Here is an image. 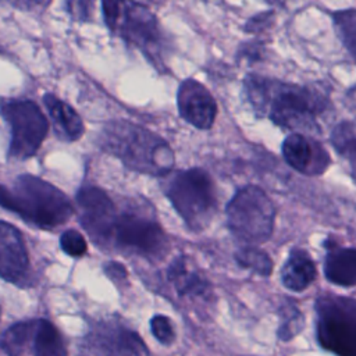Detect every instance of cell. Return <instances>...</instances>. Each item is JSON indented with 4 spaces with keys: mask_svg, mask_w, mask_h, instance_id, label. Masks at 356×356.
<instances>
[{
    "mask_svg": "<svg viewBox=\"0 0 356 356\" xmlns=\"http://www.w3.org/2000/svg\"><path fill=\"white\" fill-rule=\"evenodd\" d=\"M0 206L42 229L63 225L74 213L65 193L31 174L18 175L10 186L0 185Z\"/></svg>",
    "mask_w": 356,
    "mask_h": 356,
    "instance_id": "3",
    "label": "cell"
},
{
    "mask_svg": "<svg viewBox=\"0 0 356 356\" xmlns=\"http://www.w3.org/2000/svg\"><path fill=\"white\" fill-rule=\"evenodd\" d=\"M179 115L197 129L213 127L217 115V103L209 89L193 78L182 81L177 92Z\"/></svg>",
    "mask_w": 356,
    "mask_h": 356,
    "instance_id": "11",
    "label": "cell"
},
{
    "mask_svg": "<svg viewBox=\"0 0 356 356\" xmlns=\"http://www.w3.org/2000/svg\"><path fill=\"white\" fill-rule=\"evenodd\" d=\"M0 115L10 127L8 156L17 160L32 157L49 131V122L39 106L28 99H13L1 102Z\"/></svg>",
    "mask_w": 356,
    "mask_h": 356,
    "instance_id": "9",
    "label": "cell"
},
{
    "mask_svg": "<svg viewBox=\"0 0 356 356\" xmlns=\"http://www.w3.org/2000/svg\"><path fill=\"white\" fill-rule=\"evenodd\" d=\"M167 278L182 296H206L210 291L209 281L186 254H179L172 260L167 270Z\"/></svg>",
    "mask_w": 356,
    "mask_h": 356,
    "instance_id": "16",
    "label": "cell"
},
{
    "mask_svg": "<svg viewBox=\"0 0 356 356\" xmlns=\"http://www.w3.org/2000/svg\"><path fill=\"white\" fill-rule=\"evenodd\" d=\"M305 325V318L296 305L288 302L281 306L280 310V327L277 335L281 341H291L296 337Z\"/></svg>",
    "mask_w": 356,
    "mask_h": 356,
    "instance_id": "23",
    "label": "cell"
},
{
    "mask_svg": "<svg viewBox=\"0 0 356 356\" xmlns=\"http://www.w3.org/2000/svg\"><path fill=\"white\" fill-rule=\"evenodd\" d=\"M332 21L339 40L349 54L356 60V8L334 13Z\"/></svg>",
    "mask_w": 356,
    "mask_h": 356,
    "instance_id": "21",
    "label": "cell"
},
{
    "mask_svg": "<svg viewBox=\"0 0 356 356\" xmlns=\"http://www.w3.org/2000/svg\"><path fill=\"white\" fill-rule=\"evenodd\" d=\"M150 330L153 337L163 345H171L175 339L174 327L167 316L156 314L150 320Z\"/></svg>",
    "mask_w": 356,
    "mask_h": 356,
    "instance_id": "25",
    "label": "cell"
},
{
    "mask_svg": "<svg viewBox=\"0 0 356 356\" xmlns=\"http://www.w3.org/2000/svg\"><path fill=\"white\" fill-rule=\"evenodd\" d=\"M227 222L232 235L246 246H257L274 231L275 209L267 193L256 186L241 188L227 204Z\"/></svg>",
    "mask_w": 356,
    "mask_h": 356,
    "instance_id": "5",
    "label": "cell"
},
{
    "mask_svg": "<svg viewBox=\"0 0 356 356\" xmlns=\"http://www.w3.org/2000/svg\"><path fill=\"white\" fill-rule=\"evenodd\" d=\"M76 202L81 209L82 225L95 238L107 241L113 218L117 213L110 196L100 188L82 186L76 193Z\"/></svg>",
    "mask_w": 356,
    "mask_h": 356,
    "instance_id": "13",
    "label": "cell"
},
{
    "mask_svg": "<svg viewBox=\"0 0 356 356\" xmlns=\"http://www.w3.org/2000/svg\"><path fill=\"white\" fill-rule=\"evenodd\" d=\"M271 19H273V13H271V11L260 13V14L254 15L253 18H250V19L246 22L245 29H246L248 32H260V31L266 29V28L271 24Z\"/></svg>",
    "mask_w": 356,
    "mask_h": 356,
    "instance_id": "26",
    "label": "cell"
},
{
    "mask_svg": "<svg viewBox=\"0 0 356 356\" xmlns=\"http://www.w3.org/2000/svg\"><path fill=\"white\" fill-rule=\"evenodd\" d=\"M331 143L335 152L349 163L356 181V121L339 122L331 132Z\"/></svg>",
    "mask_w": 356,
    "mask_h": 356,
    "instance_id": "20",
    "label": "cell"
},
{
    "mask_svg": "<svg viewBox=\"0 0 356 356\" xmlns=\"http://www.w3.org/2000/svg\"><path fill=\"white\" fill-rule=\"evenodd\" d=\"M29 268V256L21 232L11 224L0 221V277L19 284Z\"/></svg>",
    "mask_w": 356,
    "mask_h": 356,
    "instance_id": "14",
    "label": "cell"
},
{
    "mask_svg": "<svg viewBox=\"0 0 356 356\" xmlns=\"http://www.w3.org/2000/svg\"><path fill=\"white\" fill-rule=\"evenodd\" d=\"M93 349L97 356H152L139 334L120 324L100 327L93 337Z\"/></svg>",
    "mask_w": 356,
    "mask_h": 356,
    "instance_id": "15",
    "label": "cell"
},
{
    "mask_svg": "<svg viewBox=\"0 0 356 356\" xmlns=\"http://www.w3.org/2000/svg\"><path fill=\"white\" fill-rule=\"evenodd\" d=\"M43 103L50 114L57 135L67 142L79 139L83 134V122L79 114L61 99L51 93L43 96Z\"/></svg>",
    "mask_w": 356,
    "mask_h": 356,
    "instance_id": "19",
    "label": "cell"
},
{
    "mask_svg": "<svg viewBox=\"0 0 356 356\" xmlns=\"http://www.w3.org/2000/svg\"><path fill=\"white\" fill-rule=\"evenodd\" d=\"M282 156L289 167L309 177L321 175L328 168L331 159L324 146L312 136L293 132L282 142Z\"/></svg>",
    "mask_w": 356,
    "mask_h": 356,
    "instance_id": "12",
    "label": "cell"
},
{
    "mask_svg": "<svg viewBox=\"0 0 356 356\" xmlns=\"http://www.w3.org/2000/svg\"><path fill=\"white\" fill-rule=\"evenodd\" d=\"M235 260L242 268H248L263 277H268L273 271L271 259L257 246H243L235 253Z\"/></svg>",
    "mask_w": 356,
    "mask_h": 356,
    "instance_id": "22",
    "label": "cell"
},
{
    "mask_svg": "<svg viewBox=\"0 0 356 356\" xmlns=\"http://www.w3.org/2000/svg\"><path fill=\"white\" fill-rule=\"evenodd\" d=\"M245 93L253 110L274 124L298 134L318 131L317 114L324 107V99L318 92L295 83L248 75Z\"/></svg>",
    "mask_w": 356,
    "mask_h": 356,
    "instance_id": "1",
    "label": "cell"
},
{
    "mask_svg": "<svg viewBox=\"0 0 356 356\" xmlns=\"http://www.w3.org/2000/svg\"><path fill=\"white\" fill-rule=\"evenodd\" d=\"M103 17L107 26L139 47L149 57L160 50L161 32L156 15L140 3L103 1Z\"/></svg>",
    "mask_w": 356,
    "mask_h": 356,
    "instance_id": "7",
    "label": "cell"
},
{
    "mask_svg": "<svg viewBox=\"0 0 356 356\" xmlns=\"http://www.w3.org/2000/svg\"><path fill=\"white\" fill-rule=\"evenodd\" d=\"M317 277V270L310 254L303 249L291 250L281 270L284 286L293 292H302L312 285Z\"/></svg>",
    "mask_w": 356,
    "mask_h": 356,
    "instance_id": "18",
    "label": "cell"
},
{
    "mask_svg": "<svg viewBox=\"0 0 356 356\" xmlns=\"http://www.w3.org/2000/svg\"><path fill=\"white\" fill-rule=\"evenodd\" d=\"M324 259L325 278L341 286L356 285V249L328 242Z\"/></svg>",
    "mask_w": 356,
    "mask_h": 356,
    "instance_id": "17",
    "label": "cell"
},
{
    "mask_svg": "<svg viewBox=\"0 0 356 356\" xmlns=\"http://www.w3.org/2000/svg\"><path fill=\"white\" fill-rule=\"evenodd\" d=\"M107 241L147 259H161L168 250V238L161 225L142 211L115 213Z\"/></svg>",
    "mask_w": 356,
    "mask_h": 356,
    "instance_id": "8",
    "label": "cell"
},
{
    "mask_svg": "<svg viewBox=\"0 0 356 356\" xmlns=\"http://www.w3.org/2000/svg\"><path fill=\"white\" fill-rule=\"evenodd\" d=\"M100 146L134 171L165 177L174 168V152L154 132L129 121H113L100 134Z\"/></svg>",
    "mask_w": 356,
    "mask_h": 356,
    "instance_id": "2",
    "label": "cell"
},
{
    "mask_svg": "<svg viewBox=\"0 0 356 356\" xmlns=\"http://www.w3.org/2000/svg\"><path fill=\"white\" fill-rule=\"evenodd\" d=\"M0 316H1V309H0Z\"/></svg>",
    "mask_w": 356,
    "mask_h": 356,
    "instance_id": "28",
    "label": "cell"
},
{
    "mask_svg": "<svg viewBox=\"0 0 356 356\" xmlns=\"http://www.w3.org/2000/svg\"><path fill=\"white\" fill-rule=\"evenodd\" d=\"M316 313L318 343L338 356H356V299L321 295Z\"/></svg>",
    "mask_w": 356,
    "mask_h": 356,
    "instance_id": "6",
    "label": "cell"
},
{
    "mask_svg": "<svg viewBox=\"0 0 356 356\" xmlns=\"http://www.w3.org/2000/svg\"><path fill=\"white\" fill-rule=\"evenodd\" d=\"M60 246L64 253H67L68 256H72V257H79V256L85 254L88 250V245H86L83 235L72 228L67 229L61 234Z\"/></svg>",
    "mask_w": 356,
    "mask_h": 356,
    "instance_id": "24",
    "label": "cell"
},
{
    "mask_svg": "<svg viewBox=\"0 0 356 356\" xmlns=\"http://www.w3.org/2000/svg\"><path fill=\"white\" fill-rule=\"evenodd\" d=\"M163 191L192 232L209 227L217 210V193L211 177L202 168L171 171L163 177Z\"/></svg>",
    "mask_w": 356,
    "mask_h": 356,
    "instance_id": "4",
    "label": "cell"
},
{
    "mask_svg": "<svg viewBox=\"0 0 356 356\" xmlns=\"http://www.w3.org/2000/svg\"><path fill=\"white\" fill-rule=\"evenodd\" d=\"M104 271L111 280H125L127 278V270L122 264L117 261H108L104 264Z\"/></svg>",
    "mask_w": 356,
    "mask_h": 356,
    "instance_id": "27",
    "label": "cell"
},
{
    "mask_svg": "<svg viewBox=\"0 0 356 356\" xmlns=\"http://www.w3.org/2000/svg\"><path fill=\"white\" fill-rule=\"evenodd\" d=\"M0 348L8 356H67L60 331L44 318L13 324L3 332Z\"/></svg>",
    "mask_w": 356,
    "mask_h": 356,
    "instance_id": "10",
    "label": "cell"
}]
</instances>
